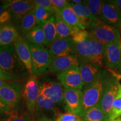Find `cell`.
<instances>
[{
	"label": "cell",
	"instance_id": "7a4b0ae2",
	"mask_svg": "<svg viewBox=\"0 0 121 121\" xmlns=\"http://www.w3.org/2000/svg\"><path fill=\"white\" fill-rule=\"evenodd\" d=\"M77 54L83 60L105 68L104 51L105 45L88 36L78 42H74Z\"/></svg>",
	"mask_w": 121,
	"mask_h": 121
},
{
	"label": "cell",
	"instance_id": "e0dca14e",
	"mask_svg": "<svg viewBox=\"0 0 121 121\" xmlns=\"http://www.w3.org/2000/svg\"><path fill=\"white\" fill-rule=\"evenodd\" d=\"M100 20L118 29L121 23V11L111 1H104Z\"/></svg>",
	"mask_w": 121,
	"mask_h": 121
},
{
	"label": "cell",
	"instance_id": "1f68e13d",
	"mask_svg": "<svg viewBox=\"0 0 121 121\" xmlns=\"http://www.w3.org/2000/svg\"><path fill=\"white\" fill-rule=\"evenodd\" d=\"M11 113V108L0 98V119L7 120L10 117Z\"/></svg>",
	"mask_w": 121,
	"mask_h": 121
},
{
	"label": "cell",
	"instance_id": "7c38bea8",
	"mask_svg": "<svg viewBox=\"0 0 121 121\" xmlns=\"http://www.w3.org/2000/svg\"><path fill=\"white\" fill-rule=\"evenodd\" d=\"M35 8L34 1L31 0H15L10 1L7 9L10 13L11 20L16 27L20 20L25 15L33 11Z\"/></svg>",
	"mask_w": 121,
	"mask_h": 121
},
{
	"label": "cell",
	"instance_id": "4dcf8cb0",
	"mask_svg": "<svg viewBox=\"0 0 121 121\" xmlns=\"http://www.w3.org/2000/svg\"><path fill=\"white\" fill-rule=\"evenodd\" d=\"M7 121H33V120L28 111L13 110L11 111L10 117Z\"/></svg>",
	"mask_w": 121,
	"mask_h": 121
},
{
	"label": "cell",
	"instance_id": "5bb4252c",
	"mask_svg": "<svg viewBox=\"0 0 121 121\" xmlns=\"http://www.w3.org/2000/svg\"><path fill=\"white\" fill-rule=\"evenodd\" d=\"M83 60L78 55L52 58L50 72L57 76L75 66H79Z\"/></svg>",
	"mask_w": 121,
	"mask_h": 121
},
{
	"label": "cell",
	"instance_id": "74e56055",
	"mask_svg": "<svg viewBox=\"0 0 121 121\" xmlns=\"http://www.w3.org/2000/svg\"><path fill=\"white\" fill-rule=\"evenodd\" d=\"M9 4H10V1H6V2L0 4V15L2 14L4 11L8 9Z\"/></svg>",
	"mask_w": 121,
	"mask_h": 121
},
{
	"label": "cell",
	"instance_id": "f546056e",
	"mask_svg": "<svg viewBox=\"0 0 121 121\" xmlns=\"http://www.w3.org/2000/svg\"><path fill=\"white\" fill-rule=\"evenodd\" d=\"M121 117V84L113 103L111 110L110 119L112 121L117 118Z\"/></svg>",
	"mask_w": 121,
	"mask_h": 121
},
{
	"label": "cell",
	"instance_id": "9c48e42d",
	"mask_svg": "<svg viewBox=\"0 0 121 121\" xmlns=\"http://www.w3.org/2000/svg\"><path fill=\"white\" fill-rule=\"evenodd\" d=\"M39 93L57 104L63 102V88L60 82L50 79L38 80Z\"/></svg>",
	"mask_w": 121,
	"mask_h": 121
},
{
	"label": "cell",
	"instance_id": "d6986e66",
	"mask_svg": "<svg viewBox=\"0 0 121 121\" xmlns=\"http://www.w3.org/2000/svg\"><path fill=\"white\" fill-rule=\"evenodd\" d=\"M13 45L18 57L23 63L30 75H33L32 60L29 44L24 38L19 36L17 40L13 43Z\"/></svg>",
	"mask_w": 121,
	"mask_h": 121
},
{
	"label": "cell",
	"instance_id": "6da1fadb",
	"mask_svg": "<svg viewBox=\"0 0 121 121\" xmlns=\"http://www.w3.org/2000/svg\"><path fill=\"white\" fill-rule=\"evenodd\" d=\"M114 71L104 68L98 79L82 91V109L80 117L82 118L89 109L99 105L106 85Z\"/></svg>",
	"mask_w": 121,
	"mask_h": 121
},
{
	"label": "cell",
	"instance_id": "e575fe53",
	"mask_svg": "<svg viewBox=\"0 0 121 121\" xmlns=\"http://www.w3.org/2000/svg\"><path fill=\"white\" fill-rule=\"evenodd\" d=\"M51 1L53 6L55 9L56 13L69 6V1H66V0H51Z\"/></svg>",
	"mask_w": 121,
	"mask_h": 121
},
{
	"label": "cell",
	"instance_id": "30bf717a",
	"mask_svg": "<svg viewBox=\"0 0 121 121\" xmlns=\"http://www.w3.org/2000/svg\"><path fill=\"white\" fill-rule=\"evenodd\" d=\"M63 102L65 110L78 116H81L82 109L83 91L79 89H64Z\"/></svg>",
	"mask_w": 121,
	"mask_h": 121
},
{
	"label": "cell",
	"instance_id": "83f0119b",
	"mask_svg": "<svg viewBox=\"0 0 121 121\" xmlns=\"http://www.w3.org/2000/svg\"><path fill=\"white\" fill-rule=\"evenodd\" d=\"M34 10L37 25H42L45 22H47L48 20L53 17L56 13L54 12L36 6Z\"/></svg>",
	"mask_w": 121,
	"mask_h": 121
},
{
	"label": "cell",
	"instance_id": "7402d4cb",
	"mask_svg": "<svg viewBox=\"0 0 121 121\" xmlns=\"http://www.w3.org/2000/svg\"><path fill=\"white\" fill-rule=\"evenodd\" d=\"M36 26L37 24L35 16V10H33L22 18L16 28L20 35L24 38Z\"/></svg>",
	"mask_w": 121,
	"mask_h": 121
},
{
	"label": "cell",
	"instance_id": "8d00e7d4",
	"mask_svg": "<svg viewBox=\"0 0 121 121\" xmlns=\"http://www.w3.org/2000/svg\"><path fill=\"white\" fill-rule=\"evenodd\" d=\"M0 78L5 81H16L20 80V78L14 76L10 75L7 72H6L4 70H3L2 68L0 67Z\"/></svg>",
	"mask_w": 121,
	"mask_h": 121
},
{
	"label": "cell",
	"instance_id": "836d02e7",
	"mask_svg": "<svg viewBox=\"0 0 121 121\" xmlns=\"http://www.w3.org/2000/svg\"><path fill=\"white\" fill-rule=\"evenodd\" d=\"M34 1L36 6L42 7L56 13V10L53 6L51 0H35Z\"/></svg>",
	"mask_w": 121,
	"mask_h": 121
},
{
	"label": "cell",
	"instance_id": "44dd1931",
	"mask_svg": "<svg viewBox=\"0 0 121 121\" xmlns=\"http://www.w3.org/2000/svg\"><path fill=\"white\" fill-rule=\"evenodd\" d=\"M20 36L17 28L12 22L0 28V46L13 44Z\"/></svg>",
	"mask_w": 121,
	"mask_h": 121
},
{
	"label": "cell",
	"instance_id": "b9f144b4",
	"mask_svg": "<svg viewBox=\"0 0 121 121\" xmlns=\"http://www.w3.org/2000/svg\"><path fill=\"white\" fill-rule=\"evenodd\" d=\"M118 73L119 74V75H120L121 77V59L120 63H119V66L118 69Z\"/></svg>",
	"mask_w": 121,
	"mask_h": 121
},
{
	"label": "cell",
	"instance_id": "ab89813d",
	"mask_svg": "<svg viewBox=\"0 0 121 121\" xmlns=\"http://www.w3.org/2000/svg\"><path fill=\"white\" fill-rule=\"evenodd\" d=\"M37 121H53L51 119H49L45 117H40L37 119Z\"/></svg>",
	"mask_w": 121,
	"mask_h": 121
},
{
	"label": "cell",
	"instance_id": "3957f363",
	"mask_svg": "<svg viewBox=\"0 0 121 121\" xmlns=\"http://www.w3.org/2000/svg\"><path fill=\"white\" fill-rule=\"evenodd\" d=\"M0 67L6 72L20 79L29 73L18 57L13 44L0 46Z\"/></svg>",
	"mask_w": 121,
	"mask_h": 121
},
{
	"label": "cell",
	"instance_id": "2e32d148",
	"mask_svg": "<svg viewBox=\"0 0 121 121\" xmlns=\"http://www.w3.org/2000/svg\"><path fill=\"white\" fill-rule=\"evenodd\" d=\"M64 89H79L82 90L83 82L78 66H75L57 76Z\"/></svg>",
	"mask_w": 121,
	"mask_h": 121
},
{
	"label": "cell",
	"instance_id": "ffe728a7",
	"mask_svg": "<svg viewBox=\"0 0 121 121\" xmlns=\"http://www.w3.org/2000/svg\"><path fill=\"white\" fill-rule=\"evenodd\" d=\"M69 6L71 7L79 19L81 24L86 30H89L96 23L98 20L91 13L86 6L83 4H76L69 1Z\"/></svg>",
	"mask_w": 121,
	"mask_h": 121
},
{
	"label": "cell",
	"instance_id": "5b68a950",
	"mask_svg": "<svg viewBox=\"0 0 121 121\" xmlns=\"http://www.w3.org/2000/svg\"><path fill=\"white\" fill-rule=\"evenodd\" d=\"M24 85L21 80L7 81L0 89V98L10 107L11 111L20 110Z\"/></svg>",
	"mask_w": 121,
	"mask_h": 121
},
{
	"label": "cell",
	"instance_id": "cb8c5ba5",
	"mask_svg": "<svg viewBox=\"0 0 121 121\" xmlns=\"http://www.w3.org/2000/svg\"><path fill=\"white\" fill-rule=\"evenodd\" d=\"M40 26L42 27L45 36V43L44 45L47 47H49L58 38L54 16Z\"/></svg>",
	"mask_w": 121,
	"mask_h": 121
},
{
	"label": "cell",
	"instance_id": "ac0fdd59",
	"mask_svg": "<svg viewBox=\"0 0 121 121\" xmlns=\"http://www.w3.org/2000/svg\"><path fill=\"white\" fill-rule=\"evenodd\" d=\"M105 68L118 72L121 59V42L105 45L104 51Z\"/></svg>",
	"mask_w": 121,
	"mask_h": 121
},
{
	"label": "cell",
	"instance_id": "f35d334b",
	"mask_svg": "<svg viewBox=\"0 0 121 121\" xmlns=\"http://www.w3.org/2000/svg\"><path fill=\"white\" fill-rule=\"evenodd\" d=\"M111 1L121 11V0H112Z\"/></svg>",
	"mask_w": 121,
	"mask_h": 121
},
{
	"label": "cell",
	"instance_id": "f6af8a7d",
	"mask_svg": "<svg viewBox=\"0 0 121 121\" xmlns=\"http://www.w3.org/2000/svg\"><path fill=\"white\" fill-rule=\"evenodd\" d=\"M7 120L6 119H0V121H7Z\"/></svg>",
	"mask_w": 121,
	"mask_h": 121
},
{
	"label": "cell",
	"instance_id": "277c9868",
	"mask_svg": "<svg viewBox=\"0 0 121 121\" xmlns=\"http://www.w3.org/2000/svg\"><path fill=\"white\" fill-rule=\"evenodd\" d=\"M31 51L33 75L39 77L50 72L51 63V55L49 51L44 45L29 44Z\"/></svg>",
	"mask_w": 121,
	"mask_h": 121
},
{
	"label": "cell",
	"instance_id": "ba28073f",
	"mask_svg": "<svg viewBox=\"0 0 121 121\" xmlns=\"http://www.w3.org/2000/svg\"><path fill=\"white\" fill-rule=\"evenodd\" d=\"M39 95L38 79L37 76L30 75L22 89V98L33 121L35 118V108Z\"/></svg>",
	"mask_w": 121,
	"mask_h": 121
},
{
	"label": "cell",
	"instance_id": "f1b7e54d",
	"mask_svg": "<svg viewBox=\"0 0 121 121\" xmlns=\"http://www.w3.org/2000/svg\"><path fill=\"white\" fill-rule=\"evenodd\" d=\"M104 1L101 0H86L82 4L86 6L89 11L97 20H100L101 12Z\"/></svg>",
	"mask_w": 121,
	"mask_h": 121
},
{
	"label": "cell",
	"instance_id": "9a60e30c",
	"mask_svg": "<svg viewBox=\"0 0 121 121\" xmlns=\"http://www.w3.org/2000/svg\"><path fill=\"white\" fill-rule=\"evenodd\" d=\"M79 70L83 82L82 91L88 87L98 79L103 68L83 60L80 63Z\"/></svg>",
	"mask_w": 121,
	"mask_h": 121
},
{
	"label": "cell",
	"instance_id": "60d3db41",
	"mask_svg": "<svg viewBox=\"0 0 121 121\" xmlns=\"http://www.w3.org/2000/svg\"><path fill=\"white\" fill-rule=\"evenodd\" d=\"M7 82V81H5V80H4L0 78V89H1L2 86H4V85L6 84Z\"/></svg>",
	"mask_w": 121,
	"mask_h": 121
},
{
	"label": "cell",
	"instance_id": "8fae6325",
	"mask_svg": "<svg viewBox=\"0 0 121 121\" xmlns=\"http://www.w3.org/2000/svg\"><path fill=\"white\" fill-rule=\"evenodd\" d=\"M48 48L51 58L78 55L75 43L71 37L57 39Z\"/></svg>",
	"mask_w": 121,
	"mask_h": 121
},
{
	"label": "cell",
	"instance_id": "7bdbcfd3",
	"mask_svg": "<svg viewBox=\"0 0 121 121\" xmlns=\"http://www.w3.org/2000/svg\"><path fill=\"white\" fill-rule=\"evenodd\" d=\"M118 31H119V35H120V38L121 39V23L120 24V25H119L118 29Z\"/></svg>",
	"mask_w": 121,
	"mask_h": 121
},
{
	"label": "cell",
	"instance_id": "d590c367",
	"mask_svg": "<svg viewBox=\"0 0 121 121\" xmlns=\"http://www.w3.org/2000/svg\"><path fill=\"white\" fill-rule=\"evenodd\" d=\"M11 22V17L8 10H6L2 14L0 15V28Z\"/></svg>",
	"mask_w": 121,
	"mask_h": 121
},
{
	"label": "cell",
	"instance_id": "484cf974",
	"mask_svg": "<svg viewBox=\"0 0 121 121\" xmlns=\"http://www.w3.org/2000/svg\"><path fill=\"white\" fill-rule=\"evenodd\" d=\"M54 17L58 35L57 39L71 38L74 29H72L66 24L58 13H56L54 15Z\"/></svg>",
	"mask_w": 121,
	"mask_h": 121
},
{
	"label": "cell",
	"instance_id": "4fadbf2b",
	"mask_svg": "<svg viewBox=\"0 0 121 121\" xmlns=\"http://www.w3.org/2000/svg\"><path fill=\"white\" fill-rule=\"evenodd\" d=\"M56 105L52 100L39 93L36 104L35 118L37 119L40 117H45L56 121L60 113Z\"/></svg>",
	"mask_w": 121,
	"mask_h": 121
},
{
	"label": "cell",
	"instance_id": "8992f818",
	"mask_svg": "<svg viewBox=\"0 0 121 121\" xmlns=\"http://www.w3.org/2000/svg\"><path fill=\"white\" fill-rule=\"evenodd\" d=\"M87 31L92 38L105 45L121 41L117 29L108 25L101 20H98Z\"/></svg>",
	"mask_w": 121,
	"mask_h": 121
},
{
	"label": "cell",
	"instance_id": "603a6c76",
	"mask_svg": "<svg viewBox=\"0 0 121 121\" xmlns=\"http://www.w3.org/2000/svg\"><path fill=\"white\" fill-rule=\"evenodd\" d=\"M56 13H58L63 20L72 29L85 30L80 22L77 15L70 6L57 11Z\"/></svg>",
	"mask_w": 121,
	"mask_h": 121
},
{
	"label": "cell",
	"instance_id": "ee69618b",
	"mask_svg": "<svg viewBox=\"0 0 121 121\" xmlns=\"http://www.w3.org/2000/svg\"><path fill=\"white\" fill-rule=\"evenodd\" d=\"M112 121H121V117L117 118L114 119V120H113Z\"/></svg>",
	"mask_w": 121,
	"mask_h": 121
},
{
	"label": "cell",
	"instance_id": "4316f807",
	"mask_svg": "<svg viewBox=\"0 0 121 121\" xmlns=\"http://www.w3.org/2000/svg\"><path fill=\"white\" fill-rule=\"evenodd\" d=\"M82 118L84 121H109L99 105L89 109Z\"/></svg>",
	"mask_w": 121,
	"mask_h": 121
},
{
	"label": "cell",
	"instance_id": "d6a6232c",
	"mask_svg": "<svg viewBox=\"0 0 121 121\" xmlns=\"http://www.w3.org/2000/svg\"><path fill=\"white\" fill-rule=\"evenodd\" d=\"M56 121H84L80 116L70 113H60Z\"/></svg>",
	"mask_w": 121,
	"mask_h": 121
},
{
	"label": "cell",
	"instance_id": "52a82bcc",
	"mask_svg": "<svg viewBox=\"0 0 121 121\" xmlns=\"http://www.w3.org/2000/svg\"><path fill=\"white\" fill-rule=\"evenodd\" d=\"M121 80V77L119 74L117 72H113L106 85L99 104L100 107L108 117L109 121H111L110 116L113 103L118 93L119 86L121 84L120 83Z\"/></svg>",
	"mask_w": 121,
	"mask_h": 121
},
{
	"label": "cell",
	"instance_id": "d4e9b609",
	"mask_svg": "<svg viewBox=\"0 0 121 121\" xmlns=\"http://www.w3.org/2000/svg\"><path fill=\"white\" fill-rule=\"evenodd\" d=\"M24 39L29 44L35 45H45V39L43 29L40 25H37L29 31L25 37Z\"/></svg>",
	"mask_w": 121,
	"mask_h": 121
}]
</instances>
